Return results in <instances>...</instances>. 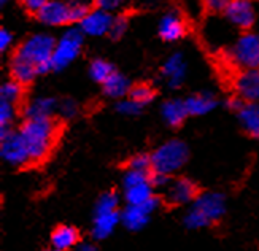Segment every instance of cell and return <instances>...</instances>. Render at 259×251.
I'll list each match as a JSON object with an SVG mask.
<instances>
[{"mask_svg":"<svg viewBox=\"0 0 259 251\" xmlns=\"http://www.w3.org/2000/svg\"><path fill=\"white\" fill-rule=\"evenodd\" d=\"M54 45L56 38L43 32L22 41L10 59L11 79L26 86L38 75L51 72Z\"/></svg>","mask_w":259,"mask_h":251,"instance_id":"1","label":"cell"},{"mask_svg":"<svg viewBox=\"0 0 259 251\" xmlns=\"http://www.w3.org/2000/svg\"><path fill=\"white\" fill-rule=\"evenodd\" d=\"M24 140L32 164L45 161L56 143L59 126L54 118H27L18 129Z\"/></svg>","mask_w":259,"mask_h":251,"instance_id":"2","label":"cell"},{"mask_svg":"<svg viewBox=\"0 0 259 251\" xmlns=\"http://www.w3.org/2000/svg\"><path fill=\"white\" fill-rule=\"evenodd\" d=\"M226 213V199L220 192H204L191 203L183 223L189 229H205L218 223Z\"/></svg>","mask_w":259,"mask_h":251,"instance_id":"3","label":"cell"},{"mask_svg":"<svg viewBox=\"0 0 259 251\" xmlns=\"http://www.w3.org/2000/svg\"><path fill=\"white\" fill-rule=\"evenodd\" d=\"M91 11L86 0H48V4L37 15L38 21L50 27L69 26L80 22Z\"/></svg>","mask_w":259,"mask_h":251,"instance_id":"4","label":"cell"},{"mask_svg":"<svg viewBox=\"0 0 259 251\" xmlns=\"http://www.w3.org/2000/svg\"><path fill=\"white\" fill-rule=\"evenodd\" d=\"M121 224V207L119 196L115 191H105L99 196L94 207L93 218V238L104 240L108 238Z\"/></svg>","mask_w":259,"mask_h":251,"instance_id":"5","label":"cell"},{"mask_svg":"<svg viewBox=\"0 0 259 251\" xmlns=\"http://www.w3.org/2000/svg\"><path fill=\"white\" fill-rule=\"evenodd\" d=\"M150 156L153 174L172 177L188 162L189 150L185 142L174 139L159 145Z\"/></svg>","mask_w":259,"mask_h":251,"instance_id":"6","label":"cell"},{"mask_svg":"<svg viewBox=\"0 0 259 251\" xmlns=\"http://www.w3.org/2000/svg\"><path fill=\"white\" fill-rule=\"evenodd\" d=\"M156 188L151 180V172L127 169L122 175V197L126 205H145L156 200Z\"/></svg>","mask_w":259,"mask_h":251,"instance_id":"7","label":"cell"},{"mask_svg":"<svg viewBox=\"0 0 259 251\" xmlns=\"http://www.w3.org/2000/svg\"><path fill=\"white\" fill-rule=\"evenodd\" d=\"M84 43V33L80 29H67L56 40L53 51V70L59 72L69 67L80 56Z\"/></svg>","mask_w":259,"mask_h":251,"instance_id":"8","label":"cell"},{"mask_svg":"<svg viewBox=\"0 0 259 251\" xmlns=\"http://www.w3.org/2000/svg\"><path fill=\"white\" fill-rule=\"evenodd\" d=\"M231 61L240 70L245 68H259V35L246 32L240 35L231 48Z\"/></svg>","mask_w":259,"mask_h":251,"instance_id":"9","label":"cell"},{"mask_svg":"<svg viewBox=\"0 0 259 251\" xmlns=\"http://www.w3.org/2000/svg\"><path fill=\"white\" fill-rule=\"evenodd\" d=\"M0 156H2L4 162L11 167H24L32 164L27 146L19 131L15 129L0 134Z\"/></svg>","mask_w":259,"mask_h":251,"instance_id":"10","label":"cell"},{"mask_svg":"<svg viewBox=\"0 0 259 251\" xmlns=\"http://www.w3.org/2000/svg\"><path fill=\"white\" fill-rule=\"evenodd\" d=\"M199 196L197 186L189 178H170L164 188V199L170 205H191Z\"/></svg>","mask_w":259,"mask_h":251,"instance_id":"11","label":"cell"},{"mask_svg":"<svg viewBox=\"0 0 259 251\" xmlns=\"http://www.w3.org/2000/svg\"><path fill=\"white\" fill-rule=\"evenodd\" d=\"M157 205H159V199L145 205H126L124 208H121V224L132 232L142 231L148 224Z\"/></svg>","mask_w":259,"mask_h":251,"instance_id":"12","label":"cell"},{"mask_svg":"<svg viewBox=\"0 0 259 251\" xmlns=\"http://www.w3.org/2000/svg\"><path fill=\"white\" fill-rule=\"evenodd\" d=\"M224 16L234 27L240 30H248L256 21V8L253 0H231Z\"/></svg>","mask_w":259,"mask_h":251,"instance_id":"13","label":"cell"},{"mask_svg":"<svg viewBox=\"0 0 259 251\" xmlns=\"http://www.w3.org/2000/svg\"><path fill=\"white\" fill-rule=\"evenodd\" d=\"M186 21L183 15L177 10L167 11L165 15H162L159 22H157V33L167 43H175L182 40L186 35Z\"/></svg>","mask_w":259,"mask_h":251,"instance_id":"14","label":"cell"},{"mask_svg":"<svg viewBox=\"0 0 259 251\" xmlns=\"http://www.w3.org/2000/svg\"><path fill=\"white\" fill-rule=\"evenodd\" d=\"M113 15L110 11L100 10V8H94L83 18V21L80 22V30L84 33V35L89 37H102V35H108L111 24H113Z\"/></svg>","mask_w":259,"mask_h":251,"instance_id":"15","label":"cell"},{"mask_svg":"<svg viewBox=\"0 0 259 251\" xmlns=\"http://www.w3.org/2000/svg\"><path fill=\"white\" fill-rule=\"evenodd\" d=\"M235 96L243 102H259V68H245L234 79Z\"/></svg>","mask_w":259,"mask_h":251,"instance_id":"16","label":"cell"},{"mask_svg":"<svg viewBox=\"0 0 259 251\" xmlns=\"http://www.w3.org/2000/svg\"><path fill=\"white\" fill-rule=\"evenodd\" d=\"M186 70H188V65H186L185 56L183 53L177 51L164 61L161 67V76L164 78V81L168 88L177 89L185 83Z\"/></svg>","mask_w":259,"mask_h":251,"instance_id":"17","label":"cell"},{"mask_svg":"<svg viewBox=\"0 0 259 251\" xmlns=\"http://www.w3.org/2000/svg\"><path fill=\"white\" fill-rule=\"evenodd\" d=\"M59 102L50 96H38L29 100L24 108V116L27 118H54L58 113Z\"/></svg>","mask_w":259,"mask_h":251,"instance_id":"18","label":"cell"},{"mask_svg":"<svg viewBox=\"0 0 259 251\" xmlns=\"http://www.w3.org/2000/svg\"><path fill=\"white\" fill-rule=\"evenodd\" d=\"M50 243L53 248H58L62 251L75 249L78 246V243H80V232H78V229L73 226L61 224L51 232Z\"/></svg>","mask_w":259,"mask_h":251,"instance_id":"19","label":"cell"},{"mask_svg":"<svg viewBox=\"0 0 259 251\" xmlns=\"http://www.w3.org/2000/svg\"><path fill=\"white\" fill-rule=\"evenodd\" d=\"M235 113L242 129L253 139H259V102H245Z\"/></svg>","mask_w":259,"mask_h":251,"instance_id":"20","label":"cell"},{"mask_svg":"<svg viewBox=\"0 0 259 251\" xmlns=\"http://www.w3.org/2000/svg\"><path fill=\"white\" fill-rule=\"evenodd\" d=\"M161 116L164 122L170 128H178L189 116L185 100L182 99H168L161 105Z\"/></svg>","mask_w":259,"mask_h":251,"instance_id":"21","label":"cell"},{"mask_svg":"<svg viewBox=\"0 0 259 251\" xmlns=\"http://www.w3.org/2000/svg\"><path fill=\"white\" fill-rule=\"evenodd\" d=\"M185 104L188 108L189 116H205L210 111H213L218 105L217 97L211 93H197L185 99Z\"/></svg>","mask_w":259,"mask_h":251,"instance_id":"22","label":"cell"},{"mask_svg":"<svg viewBox=\"0 0 259 251\" xmlns=\"http://www.w3.org/2000/svg\"><path fill=\"white\" fill-rule=\"evenodd\" d=\"M131 88L132 86L129 83V79L119 72H115L102 85L104 94L107 97H110V99H113V100H121V99L127 97L129 93H131Z\"/></svg>","mask_w":259,"mask_h":251,"instance_id":"23","label":"cell"},{"mask_svg":"<svg viewBox=\"0 0 259 251\" xmlns=\"http://www.w3.org/2000/svg\"><path fill=\"white\" fill-rule=\"evenodd\" d=\"M115 72V67L102 58H97L89 64V76L93 78V81L99 85H104Z\"/></svg>","mask_w":259,"mask_h":251,"instance_id":"24","label":"cell"},{"mask_svg":"<svg viewBox=\"0 0 259 251\" xmlns=\"http://www.w3.org/2000/svg\"><path fill=\"white\" fill-rule=\"evenodd\" d=\"M22 94H24V86L15 81V79H8V81H5L2 88H0V100L10 102V104H15V105H18L21 102Z\"/></svg>","mask_w":259,"mask_h":251,"instance_id":"25","label":"cell"},{"mask_svg":"<svg viewBox=\"0 0 259 251\" xmlns=\"http://www.w3.org/2000/svg\"><path fill=\"white\" fill-rule=\"evenodd\" d=\"M132 100H135L137 104H140L142 107H146L148 104L154 100L156 97V91L153 89V86L146 85V83H140V85H135L131 88V93L129 96Z\"/></svg>","mask_w":259,"mask_h":251,"instance_id":"26","label":"cell"},{"mask_svg":"<svg viewBox=\"0 0 259 251\" xmlns=\"http://www.w3.org/2000/svg\"><path fill=\"white\" fill-rule=\"evenodd\" d=\"M15 118H16V105L0 100V134L13 129Z\"/></svg>","mask_w":259,"mask_h":251,"instance_id":"27","label":"cell"},{"mask_svg":"<svg viewBox=\"0 0 259 251\" xmlns=\"http://www.w3.org/2000/svg\"><path fill=\"white\" fill-rule=\"evenodd\" d=\"M115 108L122 116H137V115H140L145 107L137 104V102L132 100L131 97H124V99H121V100L116 102Z\"/></svg>","mask_w":259,"mask_h":251,"instance_id":"28","label":"cell"},{"mask_svg":"<svg viewBox=\"0 0 259 251\" xmlns=\"http://www.w3.org/2000/svg\"><path fill=\"white\" fill-rule=\"evenodd\" d=\"M80 107H78V102L73 99H62L59 100L58 105V115L64 119H72L78 115Z\"/></svg>","mask_w":259,"mask_h":251,"instance_id":"29","label":"cell"},{"mask_svg":"<svg viewBox=\"0 0 259 251\" xmlns=\"http://www.w3.org/2000/svg\"><path fill=\"white\" fill-rule=\"evenodd\" d=\"M127 27H129V18L126 15H116L113 18V24H111L108 35L113 40H119L127 32Z\"/></svg>","mask_w":259,"mask_h":251,"instance_id":"30","label":"cell"},{"mask_svg":"<svg viewBox=\"0 0 259 251\" xmlns=\"http://www.w3.org/2000/svg\"><path fill=\"white\" fill-rule=\"evenodd\" d=\"M127 169H134V170H145V172H151V156L150 154H135L129 159Z\"/></svg>","mask_w":259,"mask_h":251,"instance_id":"31","label":"cell"},{"mask_svg":"<svg viewBox=\"0 0 259 251\" xmlns=\"http://www.w3.org/2000/svg\"><path fill=\"white\" fill-rule=\"evenodd\" d=\"M96 8H100V10H105V11H110V13H113L115 10L121 8L122 5L126 4V0H93Z\"/></svg>","mask_w":259,"mask_h":251,"instance_id":"32","label":"cell"},{"mask_svg":"<svg viewBox=\"0 0 259 251\" xmlns=\"http://www.w3.org/2000/svg\"><path fill=\"white\" fill-rule=\"evenodd\" d=\"M22 8H24L26 11H29V13L32 15H38L41 8L48 4V0H19Z\"/></svg>","mask_w":259,"mask_h":251,"instance_id":"33","label":"cell"},{"mask_svg":"<svg viewBox=\"0 0 259 251\" xmlns=\"http://www.w3.org/2000/svg\"><path fill=\"white\" fill-rule=\"evenodd\" d=\"M11 45H13V33L7 27H2L0 29V51L7 53Z\"/></svg>","mask_w":259,"mask_h":251,"instance_id":"34","label":"cell"},{"mask_svg":"<svg viewBox=\"0 0 259 251\" xmlns=\"http://www.w3.org/2000/svg\"><path fill=\"white\" fill-rule=\"evenodd\" d=\"M202 4H204V7L210 11H223L228 8V5L231 4V0H202Z\"/></svg>","mask_w":259,"mask_h":251,"instance_id":"35","label":"cell"},{"mask_svg":"<svg viewBox=\"0 0 259 251\" xmlns=\"http://www.w3.org/2000/svg\"><path fill=\"white\" fill-rule=\"evenodd\" d=\"M75 251H97L94 243L91 242H80L78 243V246L75 248Z\"/></svg>","mask_w":259,"mask_h":251,"instance_id":"36","label":"cell"},{"mask_svg":"<svg viewBox=\"0 0 259 251\" xmlns=\"http://www.w3.org/2000/svg\"><path fill=\"white\" fill-rule=\"evenodd\" d=\"M45 251H62V249H58V248H53V246H51L50 249H45Z\"/></svg>","mask_w":259,"mask_h":251,"instance_id":"37","label":"cell"},{"mask_svg":"<svg viewBox=\"0 0 259 251\" xmlns=\"http://www.w3.org/2000/svg\"><path fill=\"white\" fill-rule=\"evenodd\" d=\"M8 2H10V0H0V4H2L4 7H5V5H7Z\"/></svg>","mask_w":259,"mask_h":251,"instance_id":"38","label":"cell"}]
</instances>
